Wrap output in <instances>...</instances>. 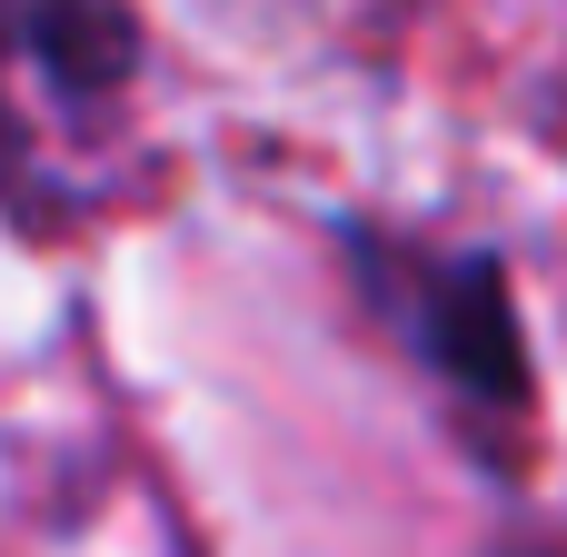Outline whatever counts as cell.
Returning a JSON list of instances; mask_svg holds the SVG:
<instances>
[{"label":"cell","mask_w":567,"mask_h":557,"mask_svg":"<svg viewBox=\"0 0 567 557\" xmlns=\"http://www.w3.org/2000/svg\"><path fill=\"white\" fill-rule=\"evenodd\" d=\"M339 249L359 269V299L399 329V349L429 379H449L468 409H508V419L538 399L518 289H508L498 249H429V239H399V229H369V219H349Z\"/></svg>","instance_id":"6da1fadb"},{"label":"cell","mask_w":567,"mask_h":557,"mask_svg":"<svg viewBox=\"0 0 567 557\" xmlns=\"http://www.w3.org/2000/svg\"><path fill=\"white\" fill-rule=\"evenodd\" d=\"M0 40L60 90V100H100L130 80L140 30L120 0H0Z\"/></svg>","instance_id":"7a4b0ae2"},{"label":"cell","mask_w":567,"mask_h":557,"mask_svg":"<svg viewBox=\"0 0 567 557\" xmlns=\"http://www.w3.org/2000/svg\"><path fill=\"white\" fill-rule=\"evenodd\" d=\"M498 557H567V528H538V538H508Z\"/></svg>","instance_id":"3957f363"}]
</instances>
